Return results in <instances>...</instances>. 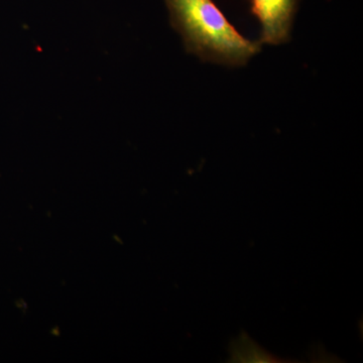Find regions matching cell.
<instances>
[{"instance_id": "cell-1", "label": "cell", "mask_w": 363, "mask_h": 363, "mask_svg": "<svg viewBox=\"0 0 363 363\" xmlns=\"http://www.w3.org/2000/svg\"><path fill=\"white\" fill-rule=\"evenodd\" d=\"M166 4L185 49L202 61L241 67L260 51L259 42L243 37L214 0H166Z\"/></svg>"}, {"instance_id": "cell-2", "label": "cell", "mask_w": 363, "mask_h": 363, "mask_svg": "<svg viewBox=\"0 0 363 363\" xmlns=\"http://www.w3.org/2000/svg\"><path fill=\"white\" fill-rule=\"evenodd\" d=\"M250 4L262 28L259 44L279 45L290 40L298 0H250Z\"/></svg>"}]
</instances>
